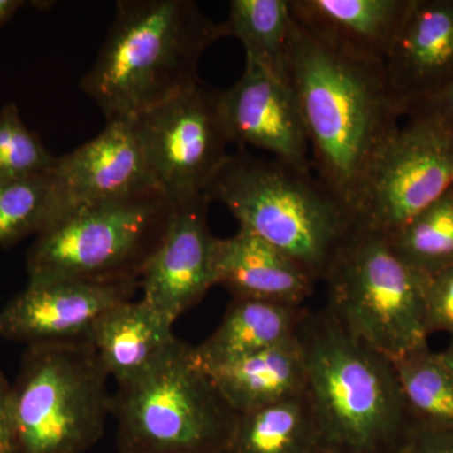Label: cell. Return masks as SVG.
I'll list each match as a JSON object with an SVG mask.
<instances>
[{
    "instance_id": "cell-2",
    "label": "cell",
    "mask_w": 453,
    "mask_h": 453,
    "mask_svg": "<svg viewBox=\"0 0 453 453\" xmlns=\"http://www.w3.org/2000/svg\"><path fill=\"white\" fill-rule=\"evenodd\" d=\"M228 37L192 0H121L80 88L106 121L134 119L199 83L205 50Z\"/></svg>"
},
{
    "instance_id": "cell-9",
    "label": "cell",
    "mask_w": 453,
    "mask_h": 453,
    "mask_svg": "<svg viewBox=\"0 0 453 453\" xmlns=\"http://www.w3.org/2000/svg\"><path fill=\"white\" fill-rule=\"evenodd\" d=\"M375 155L357 195V225L388 235L453 189V131L407 116Z\"/></svg>"
},
{
    "instance_id": "cell-5",
    "label": "cell",
    "mask_w": 453,
    "mask_h": 453,
    "mask_svg": "<svg viewBox=\"0 0 453 453\" xmlns=\"http://www.w3.org/2000/svg\"><path fill=\"white\" fill-rule=\"evenodd\" d=\"M174 210L172 198L154 187L74 211L37 235L27 259L28 276L139 283Z\"/></svg>"
},
{
    "instance_id": "cell-8",
    "label": "cell",
    "mask_w": 453,
    "mask_h": 453,
    "mask_svg": "<svg viewBox=\"0 0 453 453\" xmlns=\"http://www.w3.org/2000/svg\"><path fill=\"white\" fill-rule=\"evenodd\" d=\"M324 281L327 310L366 347L392 362L427 347L423 275L383 234L357 226Z\"/></svg>"
},
{
    "instance_id": "cell-31",
    "label": "cell",
    "mask_w": 453,
    "mask_h": 453,
    "mask_svg": "<svg viewBox=\"0 0 453 453\" xmlns=\"http://www.w3.org/2000/svg\"><path fill=\"white\" fill-rule=\"evenodd\" d=\"M23 4L25 2L20 0H0V26L7 22Z\"/></svg>"
},
{
    "instance_id": "cell-16",
    "label": "cell",
    "mask_w": 453,
    "mask_h": 453,
    "mask_svg": "<svg viewBox=\"0 0 453 453\" xmlns=\"http://www.w3.org/2000/svg\"><path fill=\"white\" fill-rule=\"evenodd\" d=\"M413 0H290L292 17L327 49L384 64Z\"/></svg>"
},
{
    "instance_id": "cell-3",
    "label": "cell",
    "mask_w": 453,
    "mask_h": 453,
    "mask_svg": "<svg viewBox=\"0 0 453 453\" xmlns=\"http://www.w3.org/2000/svg\"><path fill=\"white\" fill-rule=\"evenodd\" d=\"M297 335L320 447L396 453L411 423L392 360L351 335L327 308L306 312Z\"/></svg>"
},
{
    "instance_id": "cell-17",
    "label": "cell",
    "mask_w": 453,
    "mask_h": 453,
    "mask_svg": "<svg viewBox=\"0 0 453 453\" xmlns=\"http://www.w3.org/2000/svg\"><path fill=\"white\" fill-rule=\"evenodd\" d=\"M214 283L234 299H252L303 306L315 281L288 256L257 235L240 231L217 238L213 253Z\"/></svg>"
},
{
    "instance_id": "cell-21",
    "label": "cell",
    "mask_w": 453,
    "mask_h": 453,
    "mask_svg": "<svg viewBox=\"0 0 453 453\" xmlns=\"http://www.w3.org/2000/svg\"><path fill=\"white\" fill-rule=\"evenodd\" d=\"M320 447L306 393L238 413L226 453H314Z\"/></svg>"
},
{
    "instance_id": "cell-32",
    "label": "cell",
    "mask_w": 453,
    "mask_h": 453,
    "mask_svg": "<svg viewBox=\"0 0 453 453\" xmlns=\"http://www.w3.org/2000/svg\"><path fill=\"white\" fill-rule=\"evenodd\" d=\"M443 354H445L447 360H449L453 366V336H451V342H449V347L446 348V350H443Z\"/></svg>"
},
{
    "instance_id": "cell-23",
    "label": "cell",
    "mask_w": 453,
    "mask_h": 453,
    "mask_svg": "<svg viewBox=\"0 0 453 453\" xmlns=\"http://www.w3.org/2000/svg\"><path fill=\"white\" fill-rule=\"evenodd\" d=\"M411 429H453V366L427 347L393 362Z\"/></svg>"
},
{
    "instance_id": "cell-29",
    "label": "cell",
    "mask_w": 453,
    "mask_h": 453,
    "mask_svg": "<svg viewBox=\"0 0 453 453\" xmlns=\"http://www.w3.org/2000/svg\"><path fill=\"white\" fill-rule=\"evenodd\" d=\"M0 453H17L13 387L0 372Z\"/></svg>"
},
{
    "instance_id": "cell-26",
    "label": "cell",
    "mask_w": 453,
    "mask_h": 453,
    "mask_svg": "<svg viewBox=\"0 0 453 453\" xmlns=\"http://www.w3.org/2000/svg\"><path fill=\"white\" fill-rule=\"evenodd\" d=\"M56 159L28 129L14 104L0 110V181L46 174Z\"/></svg>"
},
{
    "instance_id": "cell-13",
    "label": "cell",
    "mask_w": 453,
    "mask_h": 453,
    "mask_svg": "<svg viewBox=\"0 0 453 453\" xmlns=\"http://www.w3.org/2000/svg\"><path fill=\"white\" fill-rule=\"evenodd\" d=\"M52 177L55 203L47 228L88 205L157 187L131 119L106 121L96 138L57 157Z\"/></svg>"
},
{
    "instance_id": "cell-12",
    "label": "cell",
    "mask_w": 453,
    "mask_h": 453,
    "mask_svg": "<svg viewBox=\"0 0 453 453\" xmlns=\"http://www.w3.org/2000/svg\"><path fill=\"white\" fill-rule=\"evenodd\" d=\"M210 203L205 195L175 203L168 231L140 279L142 300L169 325L195 308L216 286L217 237L208 226Z\"/></svg>"
},
{
    "instance_id": "cell-11",
    "label": "cell",
    "mask_w": 453,
    "mask_h": 453,
    "mask_svg": "<svg viewBox=\"0 0 453 453\" xmlns=\"http://www.w3.org/2000/svg\"><path fill=\"white\" fill-rule=\"evenodd\" d=\"M139 283L96 285L52 277H29L0 312V336L31 345L89 342L107 310L133 299Z\"/></svg>"
},
{
    "instance_id": "cell-22",
    "label": "cell",
    "mask_w": 453,
    "mask_h": 453,
    "mask_svg": "<svg viewBox=\"0 0 453 453\" xmlns=\"http://www.w3.org/2000/svg\"><path fill=\"white\" fill-rule=\"evenodd\" d=\"M252 59L273 79L288 83V47L295 19L290 0H232L225 20Z\"/></svg>"
},
{
    "instance_id": "cell-30",
    "label": "cell",
    "mask_w": 453,
    "mask_h": 453,
    "mask_svg": "<svg viewBox=\"0 0 453 453\" xmlns=\"http://www.w3.org/2000/svg\"><path fill=\"white\" fill-rule=\"evenodd\" d=\"M407 116H425L442 122L445 127L453 131V83L440 94L416 104L405 111Z\"/></svg>"
},
{
    "instance_id": "cell-28",
    "label": "cell",
    "mask_w": 453,
    "mask_h": 453,
    "mask_svg": "<svg viewBox=\"0 0 453 453\" xmlns=\"http://www.w3.org/2000/svg\"><path fill=\"white\" fill-rule=\"evenodd\" d=\"M396 453H453V429L412 428Z\"/></svg>"
},
{
    "instance_id": "cell-33",
    "label": "cell",
    "mask_w": 453,
    "mask_h": 453,
    "mask_svg": "<svg viewBox=\"0 0 453 453\" xmlns=\"http://www.w3.org/2000/svg\"><path fill=\"white\" fill-rule=\"evenodd\" d=\"M314 453H339L335 451H332V449H324V447H319L318 449Z\"/></svg>"
},
{
    "instance_id": "cell-20",
    "label": "cell",
    "mask_w": 453,
    "mask_h": 453,
    "mask_svg": "<svg viewBox=\"0 0 453 453\" xmlns=\"http://www.w3.org/2000/svg\"><path fill=\"white\" fill-rule=\"evenodd\" d=\"M308 310L270 301L234 299L210 338L193 347L203 368L226 365L296 335Z\"/></svg>"
},
{
    "instance_id": "cell-14",
    "label": "cell",
    "mask_w": 453,
    "mask_h": 453,
    "mask_svg": "<svg viewBox=\"0 0 453 453\" xmlns=\"http://www.w3.org/2000/svg\"><path fill=\"white\" fill-rule=\"evenodd\" d=\"M219 105L232 142L255 146L295 168L312 170L305 125L290 83L273 79L246 58L240 79L219 91Z\"/></svg>"
},
{
    "instance_id": "cell-4",
    "label": "cell",
    "mask_w": 453,
    "mask_h": 453,
    "mask_svg": "<svg viewBox=\"0 0 453 453\" xmlns=\"http://www.w3.org/2000/svg\"><path fill=\"white\" fill-rule=\"evenodd\" d=\"M205 196L222 203L240 229L275 247L315 282L324 281L357 226L353 211L312 170L244 149L229 154Z\"/></svg>"
},
{
    "instance_id": "cell-7",
    "label": "cell",
    "mask_w": 453,
    "mask_h": 453,
    "mask_svg": "<svg viewBox=\"0 0 453 453\" xmlns=\"http://www.w3.org/2000/svg\"><path fill=\"white\" fill-rule=\"evenodd\" d=\"M109 372L89 342L31 345L13 386L17 453H86L105 431Z\"/></svg>"
},
{
    "instance_id": "cell-24",
    "label": "cell",
    "mask_w": 453,
    "mask_h": 453,
    "mask_svg": "<svg viewBox=\"0 0 453 453\" xmlns=\"http://www.w3.org/2000/svg\"><path fill=\"white\" fill-rule=\"evenodd\" d=\"M384 237L396 257L422 275L452 266L453 189Z\"/></svg>"
},
{
    "instance_id": "cell-1",
    "label": "cell",
    "mask_w": 453,
    "mask_h": 453,
    "mask_svg": "<svg viewBox=\"0 0 453 453\" xmlns=\"http://www.w3.org/2000/svg\"><path fill=\"white\" fill-rule=\"evenodd\" d=\"M288 67L312 170L354 214L369 166L404 118L386 67L327 49L296 20Z\"/></svg>"
},
{
    "instance_id": "cell-10",
    "label": "cell",
    "mask_w": 453,
    "mask_h": 453,
    "mask_svg": "<svg viewBox=\"0 0 453 453\" xmlns=\"http://www.w3.org/2000/svg\"><path fill=\"white\" fill-rule=\"evenodd\" d=\"M131 121L151 177L174 203L205 195L228 159L219 91L201 82Z\"/></svg>"
},
{
    "instance_id": "cell-25",
    "label": "cell",
    "mask_w": 453,
    "mask_h": 453,
    "mask_svg": "<svg viewBox=\"0 0 453 453\" xmlns=\"http://www.w3.org/2000/svg\"><path fill=\"white\" fill-rule=\"evenodd\" d=\"M55 203L52 170L46 174L0 181V247L13 246L50 225Z\"/></svg>"
},
{
    "instance_id": "cell-15",
    "label": "cell",
    "mask_w": 453,
    "mask_h": 453,
    "mask_svg": "<svg viewBox=\"0 0 453 453\" xmlns=\"http://www.w3.org/2000/svg\"><path fill=\"white\" fill-rule=\"evenodd\" d=\"M403 113L453 83V0H413L386 62Z\"/></svg>"
},
{
    "instance_id": "cell-18",
    "label": "cell",
    "mask_w": 453,
    "mask_h": 453,
    "mask_svg": "<svg viewBox=\"0 0 453 453\" xmlns=\"http://www.w3.org/2000/svg\"><path fill=\"white\" fill-rule=\"evenodd\" d=\"M178 342L173 325L162 320L142 299L125 301L107 310L97 319L89 336L118 386L144 374Z\"/></svg>"
},
{
    "instance_id": "cell-6",
    "label": "cell",
    "mask_w": 453,
    "mask_h": 453,
    "mask_svg": "<svg viewBox=\"0 0 453 453\" xmlns=\"http://www.w3.org/2000/svg\"><path fill=\"white\" fill-rule=\"evenodd\" d=\"M111 412L120 453H226L238 416L181 340L118 386Z\"/></svg>"
},
{
    "instance_id": "cell-19",
    "label": "cell",
    "mask_w": 453,
    "mask_h": 453,
    "mask_svg": "<svg viewBox=\"0 0 453 453\" xmlns=\"http://www.w3.org/2000/svg\"><path fill=\"white\" fill-rule=\"evenodd\" d=\"M237 413L305 392V359L299 335L226 365L204 368Z\"/></svg>"
},
{
    "instance_id": "cell-27",
    "label": "cell",
    "mask_w": 453,
    "mask_h": 453,
    "mask_svg": "<svg viewBox=\"0 0 453 453\" xmlns=\"http://www.w3.org/2000/svg\"><path fill=\"white\" fill-rule=\"evenodd\" d=\"M423 296L429 335L446 333L453 336V265L423 275Z\"/></svg>"
}]
</instances>
